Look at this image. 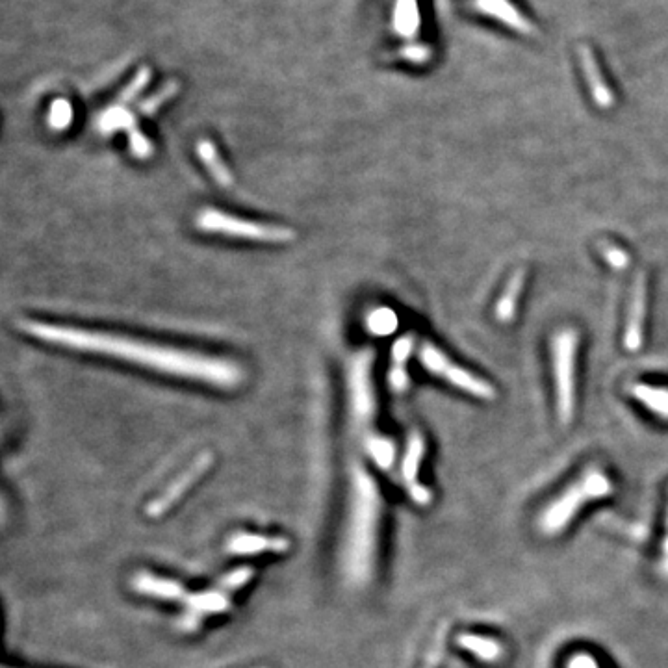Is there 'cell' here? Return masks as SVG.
<instances>
[{"label": "cell", "mask_w": 668, "mask_h": 668, "mask_svg": "<svg viewBox=\"0 0 668 668\" xmlns=\"http://www.w3.org/2000/svg\"><path fill=\"white\" fill-rule=\"evenodd\" d=\"M19 327L43 344L125 360L156 372L201 381L219 388H236L244 383V368L240 364L197 351L158 346L123 334L88 331L38 320H23Z\"/></svg>", "instance_id": "6da1fadb"}, {"label": "cell", "mask_w": 668, "mask_h": 668, "mask_svg": "<svg viewBox=\"0 0 668 668\" xmlns=\"http://www.w3.org/2000/svg\"><path fill=\"white\" fill-rule=\"evenodd\" d=\"M379 492L362 468L353 476V516L347 539V570L355 579H362L370 572L375 548V533L379 524Z\"/></svg>", "instance_id": "7a4b0ae2"}, {"label": "cell", "mask_w": 668, "mask_h": 668, "mask_svg": "<svg viewBox=\"0 0 668 668\" xmlns=\"http://www.w3.org/2000/svg\"><path fill=\"white\" fill-rule=\"evenodd\" d=\"M611 492H613L611 479L605 476L602 470H589L572 487H568L559 500L553 501L552 507L546 509V513L542 514L540 520L542 531L550 537L561 533L587 501L607 498Z\"/></svg>", "instance_id": "3957f363"}, {"label": "cell", "mask_w": 668, "mask_h": 668, "mask_svg": "<svg viewBox=\"0 0 668 668\" xmlns=\"http://www.w3.org/2000/svg\"><path fill=\"white\" fill-rule=\"evenodd\" d=\"M195 225L203 232H214V234H223L231 238L262 242V244H286L296 238V232L288 227L236 218L216 208L201 210L195 218Z\"/></svg>", "instance_id": "277c9868"}, {"label": "cell", "mask_w": 668, "mask_h": 668, "mask_svg": "<svg viewBox=\"0 0 668 668\" xmlns=\"http://www.w3.org/2000/svg\"><path fill=\"white\" fill-rule=\"evenodd\" d=\"M578 349V333L565 329L553 338V370L557 385V411L561 424H570L574 416V364Z\"/></svg>", "instance_id": "5b68a950"}, {"label": "cell", "mask_w": 668, "mask_h": 668, "mask_svg": "<svg viewBox=\"0 0 668 668\" xmlns=\"http://www.w3.org/2000/svg\"><path fill=\"white\" fill-rule=\"evenodd\" d=\"M420 362L424 364L427 372L442 377L450 385L457 386V388H461V390L476 396V398L487 399V401L496 398V388L494 386L487 383L485 379L472 375L461 366H457L455 362H451L448 355H444L431 342H424L420 346Z\"/></svg>", "instance_id": "8992f818"}, {"label": "cell", "mask_w": 668, "mask_h": 668, "mask_svg": "<svg viewBox=\"0 0 668 668\" xmlns=\"http://www.w3.org/2000/svg\"><path fill=\"white\" fill-rule=\"evenodd\" d=\"M373 359L375 353L364 349L353 357L349 366V409L353 422L359 427L370 424L375 416Z\"/></svg>", "instance_id": "52a82bcc"}, {"label": "cell", "mask_w": 668, "mask_h": 668, "mask_svg": "<svg viewBox=\"0 0 668 668\" xmlns=\"http://www.w3.org/2000/svg\"><path fill=\"white\" fill-rule=\"evenodd\" d=\"M212 464H214V455L210 451L201 453L177 479H173L167 485V489L158 498H155V500L147 505L145 514L149 518H160L162 514H166L186 494V490L190 489L201 477L205 476L206 472L212 468Z\"/></svg>", "instance_id": "ba28073f"}, {"label": "cell", "mask_w": 668, "mask_h": 668, "mask_svg": "<svg viewBox=\"0 0 668 668\" xmlns=\"http://www.w3.org/2000/svg\"><path fill=\"white\" fill-rule=\"evenodd\" d=\"M424 455V437L418 431H412L409 442H407V450L403 455V461H401V477H403V483H405V489L409 492V496L422 507L433 501L431 490L418 481V472H420V466L424 461Z\"/></svg>", "instance_id": "9c48e42d"}, {"label": "cell", "mask_w": 668, "mask_h": 668, "mask_svg": "<svg viewBox=\"0 0 668 668\" xmlns=\"http://www.w3.org/2000/svg\"><path fill=\"white\" fill-rule=\"evenodd\" d=\"M646 316V275L639 271L631 292L630 314L624 334V347L628 351H639L643 346V325Z\"/></svg>", "instance_id": "30bf717a"}, {"label": "cell", "mask_w": 668, "mask_h": 668, "mask_svg": "<svg viewBox=\"0 0 668 668\" xmlns=\"http://www.w3.org/2000/svg\"><path fill=\"white\" fill-rule=\"evenodd\" d=\"M227 550L232 555H262V553H286L290 550V540L284 537H262L251 533H236L227 542Z\"/></svg>", "instance_id": "8fae6325"}, {"label": "cell", "mask_w": 668, "mask_h": 668, "mask_svg": "<svg viewBox=\"0 0 668 668\" xmlns=\"http://www.w3.org/2000/svg\"><path fill=\"white\" fill-rule=\"evenodd\" d=\"M579 58H581V67L587 78V84L591 88L592 99L602 110H609L615 104V95L611 88L607 86L604 75L600 71V65L596 62V56L591 51L589 45L579 47Z\"/></svg>", "instance_id": "7c38bea8"}, {"label": "cell", "mask_w": 668, "mask_h": 668, "mask_svg": "<svg viewBox=\"0 0 668 668\" xmlns=\"http://www.w3.org/2000/svg\"><path fill=\"white\" fill-rule=\"evenodd\" d=\"M132 589L143 596H151V598L167 600V602H179V600L188 598V592L180 583L173 579L158 578L149 572L136 574L132 578Z\"/></svg>", "instance_id": "4fadbf2b"}, {"label": "cell", "mask_w": 668, "mask_h": 668, "mask_svg": "<svg viewBox=\"0 0 668 668\" xmlns=\"http://www.w3.org/2000/svg\"><path fill=\"white\" fill-rule=\"evenodd\" d=\"M476 6L479 12L498 19L503 25L513 28L514 32H520V34H533L535 32L533 25L514 8L513 2H509V0H476Z\"/></svg>", "instance_id": "5bb4252c"}, {"label": "cell", "mask_w": 668, "mask_h": 668, "mask_svg": "<svg viewBox=\"0 0 668 668\" xmlns=\"http://www.w3.org/2000/svg\"><path fill=\"white\" fill-rule=\"evenodd\" d=\"M416 346L414 336L405 334L392 347V366L388 373V383L394 392H405L409 388V373H407V362L411 357L412 349Z\"/></svg>", "instance_id": "9a60e30c"}, {"label": "cell", "mask_w": 668, "mask_h": 668, "mask_svg": "<svg viewBox=\"0 0 668 668\" xmlns=\"http://www.w3.org/2000/svg\"><path fill=\"white\" fill-rule=\"evenodd\" d=\"M188 611L193 617L203 618L205 615H221L231 609V598L223 591H205L197 594H188L184 600Z\"/></svg>", "instance_id": "2e32d148"}, {"label": "cell", "mask_w": 668, "mask_h": 668, "mask_svg": "<svg viewBox=\"0 0 668 668\" xmlns=\"http://www.w3.org/2000/svg\"><path fill=\"white\" fill-rule=\"evenodd\" d=\"M457 644L485 663H496L503 657V646L489 637H481L474 633H461L457 637Z\"/></svg>", "instance_id": "e0dca14e"}, {"label": "cell", "mask_w": 668, "mask_h": 668, "mask_svg": "<svg viewBox=\"0 0 668 668\" xmlns=\"http://www.w3.org/2000/svg\"><path fill=\"white\" fill-rule=\"evenodd\" d=\"M197 156L201 158V162L205 164L208 173L214 177L219 186L231 188L232 180H234L232 179V173L229 171V167L225 166V162L221 160L214 143L210 140H199L197 142Z\"/></svg>", "instance_id": "ac0fdd59"}, {"label": "cell", "mask_w": 668, "mask_h": 668, "mask_svg": "<svg viewBox=\"0 0 668 668\" xmlns=\"http://www.w3.org/2000/svg\"><path fill=\"white\" fill-rule=\"evenodd\" d=\"M524 281H526V271L516 270L509 283L505 286L503 294H501L500 301L496 303V318L500 322H511L516 314V305H518V297L522 294L524 288Z\"/></svg>", "instance_id": "d6986e66"}, {"label": "cell", "mask_w": 668, "mask_h": 668, "mask_svg": "<svg viewBox=\"0 0 668 668\" xmlns=\"http://www.w3.org/2000/svg\"><path fill=\"white\" fill-rule=\"evenodd\" d=\"M136 116L130 112L125 104H114L108 110H104L103 114L97 119V129L101 134H114L117 130H125L130 132L136 129Z\"/></svg>", "instance_id": "ffe728a7"}, {"label": "cell", "mask_w": 668, "mask_h": 668, "mask_svg": "<svg viewBox=\"0 0 668 668\" xmlns=\"http://www.w3.org/2000/svg\"><path fill=\"white\" fill-rule=\"evenodd\" d=\"M630 394L637 401H641L646 409L668 420V388H659V386L646 385V383H633L630 386Z\"/></svg>", "instance_id": "44dd1931"}, {"label": "cell", "mask_w": 668, "mask_h": 668, "mask_svg": "<svg viewBox=\"0 0 668 668\" xmlns=\"http://www.w3.org/2000/svg\"><path fill=\"white\" fill-rule=\"evenodd\" d=\"M394 28L401 38H414L420 28L418 0H396Z\"/></svg>", "instance_id": "7402d4cb"}, {"label": "cell", "mask_w": 668, "mask_h": 668, "mask_svg": "<svg viewBox=\"0 0 668 668\" xmlns=\"http://www.w3.org/2000/svg\"><path fill=\"white\" fill-rule=\"evenodd\" d=\"M366 450L381 470H390L396 461V444L390 438L370 435L366 438Z\"/></svg>", "instance_id": "603a6c76"}, {"label": "cell", "mask_w": 668, "mask_h": 668, "mask_svg": "<svg viewBox=\"0 0 668 668\" xmlns=\"http://www.w3.org/2000/svg\"><path fill=\"white\" fill-rule=\"evenodd\" d=\"M179 91L180 82H177V80H169V82H166L160 90L153 93V95H149L147 99H143L142 103L138 104V112L145 117L155 116L156 112H158L167 101H171Z\"/></svg>", "instance_id": "cb8c5ba5"}, {"label": "cell", "mask_w": 668, "mask_h": 668, "mask_svg": "<svg viewBox=\"0 0 668 668\" xmlns=\"http://www.w3.org/2000/svg\"><path fill=\"white\" fill-rule=\"evenodd\" d=\"M366 327L370 333L377 334V336L394 333L398 329V316L392 309H385V307L375 309L366 318Z\"/></svg>", "instance_id": "d4e9b609"}, {"label": "cell", "mask_w": 668, "mask_h": 668, "mask_svg": "<svg viewBox=\"0 0 668 668\" xmlns=\"http://www.w3.org/2000/svg\"><path fill=\"white\" fill-rule=\"evenodd\" d=\"M47 123L54 132H64L73 123V104L67 99H54L49 108Z\"/></svg>", "instance_id": "484cf974"}, {"label": "cell", "mask_w": 668, "mask_h": 668, "mask_svg": "<svg viewBox=\"0 0 668 668\" xmlns=\"http://www.w3.org/2000/svg\"><path fill=\"white\" fill-rule=\"evenodd\" d=\"M151 78H153L151 67H147V65L140 67L138 73H136L129 84L125 86V90L121 91V95H119V99H117V104H125V106H127V104L132 103V101H134V99L147 88V84L151 82Z\"/></svg>", "instance_id": "4316f807"}, {"label": "cell", "mask_w": 668, "mask_h": 668, "mask_svg": "<svg viewBox=\"0 0 668 668\" xmlns=\"http://www.w3.org/2000/svg\"><path fill=\"white\" fill-rule=\"evenodd\" d=\"M255 576V570L249 568V566H240L236 570L229 572L225 578L219 581V591L223 592H234L244 589L245 585L253 579Z\"/></svg>", "instance_id": "83f0119b"}, {"label": "cell", "mask_w": 668, "mask_h": 668, "mask_svg": "<svg viewBox=\"0 0 668 668\" xmlns=\"http://www.w3.org/2000/svg\"><path fill=\"white\" fill-rule=\"evenodd\" d=\"M127 134H129L130 153H132V156H136L138 160H147V158L153 156V153H155L153 143L149 142V138H145V134L140 130V127L130 130Z\"/></svg>", "instance_id": "f1b7e54d"}, {"label": "cell", "mask_w": 668, "mask_h": 668, "mask_svg": "<svg viewBox=\"0 0 668 668\" xmlns=\"http://www.w3.org/2000/svg\"><path fill=\"white\" fill-rule=\"evenodd\" d=\"M446 637H448V624H446V626H440V630L437 631L435 643H433L431 650H429V654H427L424 668H438L440 661H442V656H444Z\"/></svg>", "instance_id": "f546056e"}, {"label": "cell", "mask_w": 668, "mask_h": 668, "mask_svg": "<svg viewBox=\"0 0 668 668\" xmlns=\"http://www.w3.org/2000/svg\"><path fill=\"white\" fill-rule=\"evenodd\" d=\"M431 49L429 47H425V45H420V43H416V45H407V47H403V49H399L398 58H401V60H407V62H412V64H425L429 58H431Z\"/></svg>", "instance_id": "4dcf8cb0"}, {"label": "cell", "mask_w": 668, "mask_h": 668, "mask_svg": "<svg viewBox=\"0 0 668 668\" xmlns=\"http://www.w3.org/2000/svg\"><path fill=\"white\" fill-rule=\"evenodd\" d=\"M604 258L615 268V270H626L630 264V257L626 255V251L618 249L615 245H604Z\"/></svg>", "instance_id": "1f68e13d"}, {"label": "cell", "mask_w": 668, "mask_h": 668, "mask_svg": "<svg viewBox=\"0 0 668 668\" xmlns=\"http://www.w3.org/2000/svg\"><path fill=\"white\" fill-rule=\"evenodd\" d=\"M566 668H600L598 661L591 656V654H574V656L568 659L566 663Z\"/></svg>", "instance_id": "d6a6232c"}, {"label": "cell", "mask_w": 668, "mask_h": 668, "mask_svg": "<svg viewBox=\"0 0 668 668\" xmlns=\"http://www.w3.org/2000/svg\"><path fill=\"white\" fill-rule=\"evenodd\" d=\"M10 520V503L6 494L0 490V527L6 526Z\"/></svg>", "instance_id": "836d02e7"}, {"label": "cell", "mask_w": 668, "mask_h": 668, "mask_svg": "<svg viewBox=\"0 0 668 668\" xmlns=\"http://www.w3.org/2000/svg\"><path fill=\"white\" fill-rule=\"evenodd\" d=\"M663 572L668 576V531L665 542H663Z\"/></svg>", "instance_id": "e575fe53"}, {"label": "cell", "mask_w": 668, "mask_h": 668, "mask_svg": "<svg viewBox=\"0 0 668 668\" xmlns=\"http://www.w3.org/2000/svg\"><path fill=\"white\" fill-rule=\"evenodd\" d=\"M0 668H13V667H6V665H2V663H0Z\"/></svg>", "instance_id": "d590c367"}]
</instances>
